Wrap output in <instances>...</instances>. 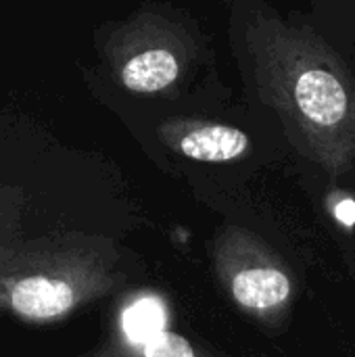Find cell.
I'll return each mask as SVG.
<instances>
[{
    "mask_svg": "<svg viewBox=\"0 0 355 357\" xmlns=\"http://www.w3.org/2000/svg\"><path fill=\"white\" fill-rule=\"evenodd\" d=\"M232 297L245 310L266 312L291 297V280L272 266H251L232 276Z\"/></svg>",
    "mask_w": 355,
    "mask_h": 357,
    "instance_id": "obj_5",
    "label": "cell"
},
{
    "mask_svg": "<svg viewBox=\"0 0 355 357\" xmlns=\"http://www.w3.org/2000/svg\"><path fill=\"white\" fill-rule=\"evenodd\" d=\"M161 328L163 307L155 299H140L123 314V333L136 343H144Z\"/></svg>",
    "mask_w": 355,
    "mask_h": 357,
    "instance_id": "obj_6",
    "label": "cell"
},
{
    "mask_svg": "<svg viewBox=\"0 0 355 357\" xmlns=\"http://www.w3.org/2000/svg\"><path fill=\"white\" fill-rule=\"evenodd\" d=\"M186 52L180 38L161 23L146 27L121 56L117 73L121 86L138 94H155L172 88L184 69Z\"/></svg>",
    "mask_w": 355,
    "mask_h": 357,
    "instance_id": "obj_2",
    "label": "cell"
},
{
    "mask_svg": "<svg viewBox=\"0 0 355 357\" xmlns=\"http://www.w3.org/2000/svg\"><path fill=\"white\" fill-rule=\"evenodd\" d=\"M255 79L293 142L331 172L355 155V82L341 59L308 29L259 17L247 29Z\"/></svg>",
    "mask_w": 355,
    "mask_h": 357,
    "instance_id": "obj_1",
    "label": "cell"
},
{
    "mask_svg": "<svg viewBox=\"0 0 355 357\" xmlns=\"http://www.w3.org/2000/svg\"><path fill=\"white\" fill-rule=\"evenodd\" d=\"M159 138L176 153L203 163H226L243 157L251 140L232 126L207 121H172L159 128Z\"/></svg>",
    "mask_w": 355,
    "mask_h": 357,
    "instance_id": "obj_3",
    "label": "cell"
},
{
    "mask_svg": "<svg viewBox=\"0 0 355 357\" xmlns=\"http://www.w3.org/2000/svg\"><path fill=\"white\" fill-rule=\"evenodd\" d=\"M8 301L19 316L46 320L71 310L75 303V291L61 278L27 276L13 284Z\"/></svg>",
    "mask_w": 355,
    "mask_h": 357,
    "instance_id": "obj_4",
    "label": "cell"
},
{
    "mask_svg": "<svg viewBox=\"0 0 355 357\" xmlns=\"http://www.w3.org/2000/svg\"><path fill=\"white\" fill-rule=\"evenodd\" d=\"M142 345V357H197L188 339L169 333L165 328L157 331Z\"/></svg>",
    "mask_w": 355,
    "mask_h": 357,
    "instance_id": "obj_7",
    "label": "cell"
}]
</instances>
